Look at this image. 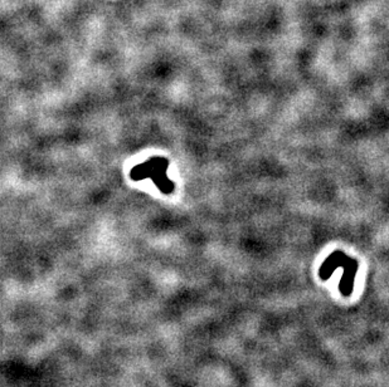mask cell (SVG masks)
<instances>
[{"label":"cell","instance_id":"cell-1","mask_svg":"<svg viewBox=\"0 0 389 387\" xmlns=\"http://www.w3.org/2000/svg\"><path fill=\"white\" fill-rule=\"evenodd\" d=\"M168 166L169 161L167 159L151 157L144 164L132 167V170L130 171V178L132 181H142L145 178H150L163 194H172L175 185L167 176Z\"/></svg>","mask_w":389,"mask_h":387}]
</instances>
